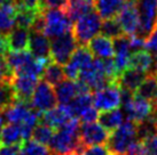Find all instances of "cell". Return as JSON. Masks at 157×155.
<instances>
[{
    "instance_id": "obj_1",
    "label": "cell",
    "mask_w": 157,
    "mask_h": 155,
    "mask_svg": "<svg viewBox=\"0 0 157 155\" xmlns=\"http://www.w3.org/2000/svg\"><path fill=\"white\" fill-rule=\"evenodd\" d=\"M79 128L78 119L72 117L67 124L56 129L48 144L52 155H70L77 151L83 145L79 139Z\"/></svg>"
},
{
    "instance_id": "obj_2",
    "label": "cell",
    "mask_w": 157,
    "mask_h": 155,
    "mask_svg": "<svg viewBox=\"0 0 157 155\" xmlns=\"http://www.w3.org/2000/svg\"><path fill=\"white\" fill-rule=\"evenodd\" d=\"M136 139V123L131 120H126L110 134L105 145L113 155H124L126 154L132 142Z\"/></svg>"
},
{
    "instance_id": "obj_3",
    "label": "cell",
    "mask_w": 157,
    "mask_h": 155,
    "mask_svg": "<svg viewBox=\"0 0 157 155\" xmlns=\"http://www.w3.org/2000/svg\"><path fill=\"white\" fill-rule=\"evenodd\" d=\"M101 16L94 10H91L75 21L72 33L79 46H86L88 41L101 31Z\"/></svg>"
},
{
    "instance_id": "obj_4",
    "label": "cell",
    "mask_w": 157,
    "mask_h": 155,
    "mask_svg": "<svg viewBox=\"0 0 157 155\" xmlns=\"http://www.w3.org/2000/svg\"><path fill=\"white\" fill-rule=\"evenodd\" d=\"M41 13L44 17L43 32L48 38H56L72 31L74 22L69 18L64 9H47Z\"/></svg>"
},
{
    "instance_id": "obj_5",
    "label": "cell",
    "mask_w": 157,
    "mask_h": 155,
    "mask_svg": "<svg viewBox=\"0 0 157 155\" xmlns=\"http://www.w3.org/2000/svg\"><path fill=\"white\" fill-rule=\"evenodd\" d=\"M79 81L84 82L90 90H99L103 87L113 85V82L107 77L103 67V62L101 58L93 59L86 65L78 75Z\"/></svg>"
},
{
    "instance_id": "obj_6",
    "label": "cell",
    "mask_w": 157,
    "mask_h": 155,
    "mask_svg": "<svg viewBox=\"0 0 157 155\" xmlns=\"http://www.w3.org/2000/svg\"><path fill=\"white\" fill-rule=\"evenodd\" d=\"M78 47L72 31L53 38L51 42V58L61 65H66L71 55Z\"/></svg>"
},
{
    "instance_id": "obj_7",
    "label": "cell",
    "mask_w": 157,
    "mask_h": 155,
    "mask_svg": "<svg viewBox=\"0 0 157 155\" xmlns=\"http://www.w3.org/2000/svg\"><path fill=\"white\" fill-rule=\"evenodd\" d=\"M56 104L57 98L52 85H49L45 80L38 82L33 94L31 96V107L41 114V113H45L54 108L56 106Z\"/></svg>"
},
{
    "instance_id": "obj_8",
    "label": "cell",
    "mask_w": 157,
    "mask_h": 155,
    "mask_svg": "<svg viewBox=\"0 0 157 155\" xmlns=\"http://www.w3.org/2000/svg\"><path fill=\"white\" fill-rule=\"evenodd\" d=\"M135 4L140 20L138 34L146 38L156 26L157 0H135Z\"/></svg>"
},
{
    "instance_id": "obj_9",
    "label": "cell",
    "mask_w": 157,
    "mask_h": 155,
    "mask_svg": "<svg viewBox=\"0 0 157 155\" xmlns=\"http://www.w3.org/2000/svg\"><path fill=\"white\" fill-rule=\"evenodd\" d=\"M93 104L98 111L105 112L113 108H118L122 105L121 88L117 85H109L95 91L93 95Z\"/></svg>"
},
{
    "instance_id": "obj_10",
    "label": "cell",
    "mask_w": 157,
    "mask_h": 155,
    "mask_svg": "<svg viewBox=\"0 0 157 155\" xmlns=\"http://www.w3.org/2000/svg\"><path fill=\"white\" fill-rule=\"evenodd\" d=\"M123 107L127 120L133 121L136 124L155 113V107L153 104L136 94H134L133 98L130 102L123 104Z\"/></svg>"
},
{
    "instance_id": "obj_11",
    "label": "cell",
    "mask_w": 157,
    "mask_h": 155,
    "mask_svg": "<svg viewBox=\"0 0 157 155\" xmlns=\"http://www.w3.org/2000/svg\"><path fill=\"white\" fill-rule=\"evenodd\" d=\"M109 136V130H107L103 125L96 122L84 123L79 128V139L85 147L105 145L108 142Z\"/></svg>"
},
{
    "instance_id": "obj_12",
    "label": "cell",
    "mask_w": 157,
    "mask_h": 155,
    "mask_svg": "<svg viewBox=\"0 0 157 155\" xmlns=\"http://www.w3.org/2000/svg\"><path fill=\"white\" fill-rule=\"evenodd\" d=\"M116 20L122 27L124 34L131 37V35H135L139 33L140 20L135 0L125 1L124 7L116 16Z\"/></svg>"
},
{
    "instance_id": "obj_13",
    "label": "cell",
    "mask_w": 157,
    "mask_h": 155,
    "mask_svg": "<svg viewBox=\"0 0 157 155\" xmlns=\"http://www.w3.org/2000/svg\"><path fill=\"white\" fill-rule=\"evenodd\" d=\"M93 58L92 52H90L86 46H79L77 49L71 55L69 60L67 62L66 66H64V74L66 77L70 80H75L78 79V75L80 71L91 63Z\"/></svg>"
},
{
    "instance_id": "obj_14",
    "label": "cell",
    "mask_w": 157,
    "mask_h": 155,
    "mask_svg": "<svg viewBox=\"0 0 157 155\" xmlns=\"http://www.w3.org/2000/svg\"><path fill=\"white\" fill-rule=\"evenodd\" d=\"M37 83H38L37 78L24 74H14L9 81V85L13 89L15 100L29 103Z\"/></svg>"
},
{
    "instance_id": "obj_15",
    "label": "cell",
    "mask_w": 157,
    "mask_h": 155,
    "mask_svg": "<svg viewBox=\"0 0 157 155\" xmlns=\"http://www.w3.org/2000/svg\"><path fill=\"white\" fill-rule=\"evenodd\" d=\"M29 52L31 55L45 63L51 62V42L49 38L41 31L30 30L29 37Z\"/></svg>"
},
{
    "instance_id": "obj_16",
    "label": "cell",
    "mask_w": 157,
    "mask_h": 155,
    "mask_svg": "<svg viewBox=\"0 0 157 155\" xmlns=\"http://www.w3.org/2000/svg\"><path fill=\"white\" fill-rule=\"evenodd\" d=\"M113 49H115V65L121 74L124 70L128 67V62L131 56V47H130V37L122 34L113 39Z\"/></svg>"
},
{
    "instance_id": "obj_17",
    "label": "cell",
    "mask_w": 157,
    "mask_h": 155,
    "mask_svg": "<svg viewBox=\"0 0 157 155\" xmlns=\"http://www.w3.org/2000/svg\"><path fill=\"white\" fill-rule=\"evenodd\" d=\"M74 116L70 112L68 105H62L55 106L54 108L49 110L47 112L41 113L40 115V122H44L49 127H52L54 130L60 129L61 127L67 124Z\"/></svg>"
},
{
    "instance_id": "obj_18",
    "label": "cell",
    "mask_w": 157,
    "mask_h": 155,
    "mask_svg": "<svg viewBox=\"0 0 157 155\" xmlns=\"http://www.w3.org/2000/svg\"><path fill=\"white\" fill-rule=\"evenodd\" d=\"M86 46L93 56H96L101 59L111 58L115 55L113 41L103 34H96L94 38L88 41Z\"/></svg>"
},
{
    "instance_id": "obj_19",
    "label": "cell",
    "mask_w": 157,
    "mask_h": 155,
    "mask_svg": "<svg viewBox=\"0 0 157 155\" xmlns=\"http://www.w3.org/2000/svg\"><path fill=\"white\" fill-rule=\"evenodd\" d=\"M147 74L148 73L141 72V71L133 69V67H126L122 73L118 75L116 83L121 88H125V89H128V90L135 92V90L142 83Z\"/></svg>"
},
{
    "instance_id": "obj_20",
    "label": "cell",
    "mask_w": 157,
    "mask_h": 155,
    "mask_svg": "<svg viewBox=\"0 0 157 155\" xmlns=\"http://www.w3.org/2000/svg\"><path fill=\"white\" fill-rule=\"evenodd\" d=\"M32 111V107L25 102L21 100H15L13 104H10L8 107L5 108L4 113L6 120L10 123H16V124H22L26 120V117Z\"/></svg>"
},
{
    "instance_id": "obj_21",
    "label": "cell",
    "mask_w": 157,
    "mask_h": 155,
    "mask_svg": "<svg viewBox=\"0 0 157 155\" xmlns=\"http://www.w3.org/2000/svg\"><path fill=\"white\" fill-rule=\"evenodd\" d=\"M55 95L57 102L62 105H68L72 99L80 94L78 81L75 82L74 80H63L59 85L55 86Z\"/></svg>"
},
{
    "instance_id": "obj_22",
    "label": "cell",
    "mask_w": 157,
    "mask_h": 155,
    "mask_svg": "<svg viewBox=\"0 0 157 155\" xmlns=\"http://www.w3.org/2000/svg\"><path fill=\"white\" fill-rule=\"evenodd\" d=\"M134 94L144 97L154 105L155 110L157 108V75L153 72H149L140 87L135 90Z\"/></svg>"
},
{
    "instance_id": "obj_23",
    "label": "cell",
    "mask_w": 157,
    "mask_h": 155,
    "mask_svg": "<svg viewBox=\"0 0 157 155\" xmlns=\"http://www.w3.org/2000/svg\"><path fill=\"white\" fill-rule=\"evenodd\" d=\"M125 5L124 0H94L96 13L103 20L116 18Z\"/></svg>"
},
{
    "instance_id": "obj_24",
    "label": "cell",
    "mask_w": 157,
    "mask_h": 155,
    "mask_svg": "<svg viewBox=\"0 0 157 155\" xmlns=\"http://www.w3.org/2000/svg\"><path fill=\"white\" fill-rule=\"evenodd\" d=\"M94 8V0H67L64 12L72 22L90 13Z\"/></svg>"
},
{
    "instance_id": "obj_25",
    "label": "cell",
    "mask_w": 157,
    "mask_h": 155,
    "mask_svg": "<svg viewBox=\"0 0 157 155\" xmlns=\"http://www.w3.org/2000/svg\"><path fill=\"white\" fill-rule=\"evenodd\" d=\"M9 49L13 52H20V50H26L29 46V37H30V30L24 27H13V30L8 34Z\"/></svg>"
},
{
    "instance_id": "obj_26",
    "label": "cell",
    "mask_w": 157,
    "mask_h": 155,
    "mask_svg": "<svg viewBox=\"0 0 157 155\" xmlns=\"http://www.w3.org/2000/svg\"><path fill=\"white\" fill-rule=\"evenodd\" d=\"M154 64V58L151 56L150 52L148 50H138V52H133L130 56V62H128V67H133L144 72V73H149L151 71Z\"/></svg>"
},
{
    "instance_id": "obj_27",
    "label": "cell",
    "mask_w": 157,
    "mask_h": 155,
    "mask_svg": "<svg viewBox=\"0 0 157 155\" xmlns=\"http://www.w3.org/2000/svg\"><path fill=\"white\" fill-rule=\"evenodd\" d=\"M6 60L8 63L10 70L14 74H21L26 65L31 62L33 56L30 52L26 50H20V52H12L6 54Z\"/></svg>"
},
{
    "instance_id": "obj_28",
    "label": "cell",
    "mask_w": 157,
    "mask_h": 155,
    "mask_svg": "<svg viewBox=\"0 0 157 155\" xmlns=\"http://www.w3.org/2000/svg\"><path fill=\"white\" fill-rule=\"evenodd\" d=\"M25 142L22 135V130L20 124L16 123H10L8 122L5 124L1 130L0 135V142L5 145H18L21 146L23 142Z\"/></svg>"
},
{
    "instance_id": "obj_29",
    "label": "cell",
    "mask_w": 157,
    "mask_h": 155,
    "mask_svg": "<svg viewBox=\"0 0 157 155\" xmlns=\"http://www.w3.org/2000/svg\"><path fill=\"white\" fill-rule=\"evenodd\" d=\"M17 6L15 4H5L0 6V33L8 34L15 25V14Z\"/></svg>"
},
{
    "instance_id": "obj_30",
    "label": "cell",
    "mask_w": 157,
    "mask_h": 155,
    "mask_svg": "<svg viewBox=\"0 0 157 155\" xmlns=\"http://www.w3.org/2000/svg\"><path fill=\"white\" fill-rule=\"evenodd\" d=\"M98 120L107 130L113 131L124 122V112L119 108H113L110 111H105L99 114Z\"/></svg>"
},
{
    "instance_id": "obj_31",
    "label": "cell",
    "mask_w": 157,
    "mask_h": 155,
    "mask_svg": "<svg viewBox=\"0 0 157 155\" xmlns=\"http://www.w3.org/2000/svg\"><path fill=\"white\" fill-rule=\"evenodd\" d=\"M91 106H93V95H91V92L79 94L68 104V107L72 116L77 119H79V116L83 114V112H85Z\"/></svg>"
},
{
    "instance_id": "obj_32",
    "label": "cell",
    "mask_w": 157,
    "mask_h": 155,
    "mask_svg": "<svg viewBox=\"0 0 157 155\" xmlns=\"http://www.w3.org/2000/svg\"><path fill=\"white\" fill-rule=\"evenodd\" d=\"M64 78H66V74H64L63 65L59 64L54 60L48 62L44 70V73H43V79L45 81L52 86H56L64 80Z\"/></svg>"
},
{
    "instance_id": "obj_33",
    "label": "cell",
    "mask_w": 157,
    "mask_h": 155,
    "mask_svg": "<svg viewBox=\"0 0 157 155\" xmlns=\"http://www.w3.org/2000/svg\"><path fill=\"white\" fill-rule=\"evenodd\" d=\"M39 13L40 12L37 9H30L20 6L17 7V10L15 14V25L30 30V27L32 26Z\"/></svg>"
},
{
    "instance_id": "obj_34",
    "label": "cell",
    "mask_w": 157,
    "mask_h": 155,
    "mask_svg": "<svg viewBox=\"0 0 157 155\" xmlns=\"http://www.w3.org/2000/svg\"><path fill=\"white\" fill-rule=\"evenodd\" d=\"M157 134V117L154 113L153 115L136 124V135L139 140H146L149 137Z\"/></svg>"
},
{
    "instance_id": "obj_35",
    "label": "cell",
    "mask_w": 157,
    "mask_h": 155,
    "mask_svg": "<svg viewBox=\"0 0 157 155\" xmlns=\"http://www.w3.org/2000/svg\"><path fill=\"white\" fill-rule=\"evenodd\" d=\"M53 135H54V129L52 127H49L44 122H39L32 130L31 137L35 142H40L43 145H48L52 140Z\"/></svg>"
},
{
    "instance_id": "obj_36",
    "label": "cell",
    "mask_w": 157,
    "mask_h": 155,
    "mask_svg": "<svg viewBox=\"0 0 157 155\" xmlns=\"http://www.w3.org/2000/svg\"><path fill=\"white\" fill-rule=\"evenodd\" d=\"M20 155H52V153L46 145L28 139L21 145Z\"/></svg>"
},
{
    "instance_id": "obj_37",
    "label": "cell",
    "mask_w": 157,
    "mask_h": 155,
    "mask_svg": "<svg viewBox=\"0 0 157 155\" xmlns=\"http://www.w3.org/2000/svg\"><path fill=\"white\" fill-rule=\"evenodd\" d=\"M101 34L110 39H115L124 33L116 18H108V20H105V22L101 25Z\"/></svg>"
},
{
    "instance_id": "obj_38",
    "label": "cell",
    "mask_w": 157,
    "mask_h": 155,
    "mask_svg": "<svg viewBox=\"0 0 157 155\" xmlns=\"http://www.w3.org/2000/svg\"><path fill=\"white\" fill-rule=\"evenodd\" d=\"M14 102L15 97L9 82L0 81V112H4L5 108H7Z\"/></svg>"
},
{
    "instance_id": "obj_39",
    "label": "cell",
    "mask_w": 157,
    "mask_h": 155,
    "mask_svg": "<svg viewBox=\"0 0 157 155\" xmlns=\"http://www.w3.org/2000/svg\"><path fill=\"white\" fill-rule=\"evenodd\" d=\"M67 0H39V12L47 9H64Z\"/></svg>"
},
{
    "instance_id": "obj_40",
    "label": "cell",
    "mask_w": 157,
    "mask_h": 155,
    "mask_svg": "<svg viewBox=\"0 0 157 155\" xmlns=\"http://www.w3.org/2000/svg\"><path fill=\"white\" fill-rule=\"evenodd\" d=\"M13 75V71L9 67L8 63L6 60V57L4 55H0V81L9 82Z\"/></svg>"
},
{
    "instance_id": "obj_41",
    "label": "cell",
    "mask_w": 157,
    "mask_h": 155,
    "mask_svg": "<svg viewBox=\"0 0 157 155\" xmlns=\"http://www.w3.org/2000/svg\"><path fill=\"white\" fill-rule=\"evenodd\" d=\"M127 155H149L147 147L144 145V142L142 140L136 139L131 144V146L128 147V150L126 152Z\"/></svg>"
},
{
    "instance_id": "obj_42",
    "label": "cell",
    "mask_w": 157,
    "mask_h": 155,
    "mask_svg": "<svg viewBox=\"0 0 157 155\" xmlns=\"http://www.w3.org/2000/svg\"><path fill=\"white\" fill-rule=\"evenodd\" d=\"M144 48L150 52H157V24L144 39Z\"/></svg>"
},
{
    "instance_id": "obj_43",
    "label": "cell",
    "mask_w": 157,
    "mask_h": 155,
    "mask_svg": "<svg viewBox=\"0 0 157 155\" xmlns=\"http://www.w3.org/2000/svg\"><path fill=\"white\" fill-rule=\"evenodd\" d=\"M85 155H113L108 151V148L102 145H94V146L86 147Z\"/></svg>"
},
{
    "instance_id": "obj_44",
    "label": "cell",
    "mask_w": 157,
    "mask_h": 155,
    "mask_svg": "<svg viewBox=\"0 0 157 155\" xmlns=\"http://www.w3.org/2000/svg\"><path fill=\"white\" fill-rule=\"evenodd\" d=\"M21 146L18 145H5L0 142V155H20Z\"/></svg>"
},
{
    "instance_id": "obj_45",
    "label": "cell",
    "mask_w": 157,
    "mask_h": 155,
    "mask_svg": "<svg viewBox=\"0 0 157 155\" xmlns=\"http://www.w3.org/2000/svg\"><path fill=\"white\" fill-rule=\"evenodd\" d=\"M147 147L149 155H157V134L149 137L146 140H142Z\"/></svg>"
},
{
    "instance_id": "obj_46",
    "label": "cell",
    "mask_w": 157,
    "mask_h": 155,
    "mask_svg": "<svg viewBox=\"0 0 157 155\" xmlns=\"http://www.w3.org/2000/svg\"><path fill=\"white\" fill-rule=\"evenodd\" d=\"M9 50L8 35L5 33H0V55H6Z\"/></svg>"
},
{
    "instance_id": "obj_47",
    "label": "cell",
    "mask_w": 157,
    "mask_h": 155,
    "mask_svg": "<svg viewBox=\"0 0 157 155\" xmlns=\"http://www.w3.org/2000/svg\"><path fill=\"white\" fill-rule=\"evenodd\" d=\"M18 1H20V6L39 10V0H18Z\"/></svg>"
},
{
    "instance_id": "obj_48",
    "label": "cell",
    "mask_w": 157,
    "mask_h": 155,
    "mask_svg": "<svg viewBox=\"0 0 157 155\" xmlns=\"http://www.w3.org/2000/svg\"><path fill=\"white\" fill-rule=\"evenodd\" d=\"M5 4H15L17 7H20V1L18 0H0V6Z\"/></svg>"
},
{
    "instance_id": "obj_49",
    "label": "cell",
    "mask_w": 157,
    "mask_h": 155,
    "mask_svg": "<svg viewBox=\"0 0 157 155\" xmlns=\"http://www.w3.org/2000/svg\"><path fill=\"white\" fill-rule=\"evenodd\" d=\"M154 72L153 73H155L157 75V52H155V57H154Z\"/></svg>"
},
{
    "instance_id": "obj_50",
    "label": "cell",
    "mask_w": 157,
    "mask_h": 155,
    "mask_svg": "<svg viewBox=\"0 0 157 155\" xmlns=\"http://www.w3.org/2000/svg\"><path fill=\"white\" fill-rule=\"evenodd\" d=\"M2 127H4V120L0 115V135H1V130H2Z\"/></svg>"
},
{
    "instance_id": "obj_51",
    "label": "cell",
    "mask_w": 157,
    "mask_h": 155,
    "mask_svg": "<svg viewBox=\"0 0 157 155\" xmlns=\"http://www.w3.org/2000/svg\"><path fill=\"white\" fill-rule=\"evenodd\" d=\"M155 115H156V117H157V108L155 110Z\"/></svg>"
},
{
    "instance_id": "obj_52",
    "label": "cell",
    "mask_w": 157,
    "mask_h": 155,
    "mask_svg": "<svg viewBox=\"0 0 157 155\" xmlns=\"http://www.w3.org/2000/svg\"><path fill=\"white\" fill-rule=\"evenodd\" d=\"M156 24H157V20H156Z\"/></svg>"
},
{
    "instance_id": "obj_53",
    "label": "cell",
    "mask_w": 157,
    "mask_h": 155,
    "mask_svg": "<svg viewBox=\"0 0 157 155\" xmlns=\"http://www.w3.org/2000/svg\"><path fill=\"white\" fill-rule=\"evenodd\" d=\"M124 155H127V154H124Z\"/></svg>"
}]
</instances>
